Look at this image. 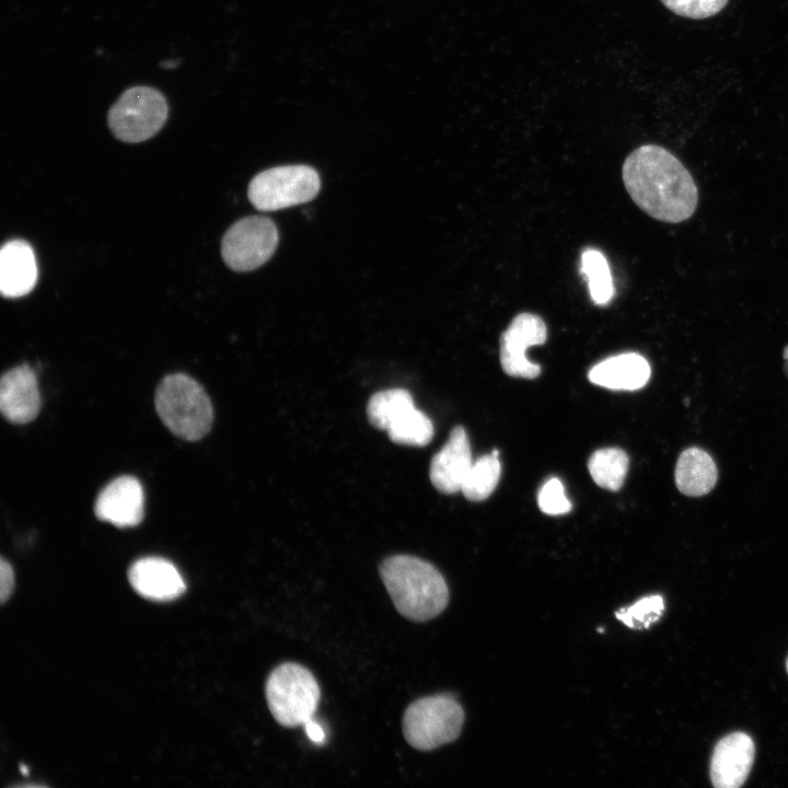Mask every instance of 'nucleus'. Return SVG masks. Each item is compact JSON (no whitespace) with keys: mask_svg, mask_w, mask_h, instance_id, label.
<instances>
[{"mask_svg":"<svg viewBox=\"0 0 788 788\" xmlns=\"http://www.w3.org/2000/svg\"><path fill=\"white\" fill-rule=\"evenodd\" d=\"M622 178L633 201L656 220L680 223L697 208L694 178L663 147L645 144L630 152L623 163Z\"/></svg>","mask_w":788,"mask_h":788,"instance_id":"nucleus-1","label":"nucleus"},{"mask_svg":"<svg viewBox=\"0 0 788 788\" xmlns=\"http://www.w3.org/2000/svg\"><path fill=\"white\" fill-rule=\"evenodd\" d=\"M379 571L395 609L404 617L426 622L448 606V584L430 563L410 555H393L381 563Z\"/></svg>","mask_w":788,"mask_h":788,"instance_id":"nucleus-2","label":"nucleus"},{"mask_svg":"<svg viewBox=\"0 0 788 788\" xmlns=\"http://www.w3.org/2000/svg\"><path fill=\"white\" fill-rule=\"evenodd\" d=\"M154 402L159 417L175 436L196 441L209 432L212 405L202 386L190 376L166 375L157 387Z\"/></svg>","mask_w":788,"mask_h":788,"instance_id":"nucleus-3","label":"nucleus"},{"mask_svg":"<svg viewBox=\"0 0 788 788\" xmlns=\"http://www.w3.org/2000/svg\"><path fill=\"white\" fill-rule=\"evenodd\" d=\"M269 711L287 728L303 726L313 719L321 690L314 675L303 665L286 662L275 668L265 684Z\"/></svg>","mask_w":788,"mask_h":788,"instance_id":"nucleus-4","label":"nucleus"},{"mask_svg":"<svg viewBox=\"0 0 788 788\" xmlns=\"http://www.w3.org/2000/svg\"><path fill=\"white\" fill-rule=\"evenodd\" d=\"M464 717L463 707L451 695L422 697L406 708L402 721L403 734L414 749L434 750L459 738Z\"/></svg>","mask_w":788,"mask_h":788,"instance_id":"nucleus-5","label":"nucleus"},{"mask_svg":"<svg viewBox=\"0 0 788 788\" xmlns=\"http://www.w3.org/2000/svg\"><path fill=\"white\" fill-rule=\"evenodd\" d=\"M169 116L165 96L159 90L136 85L125 90L111 106L107 124L120 141L137 143L155 136Z\"/></svg>","mask_w":788,"mask_h":788,"instance_id":"nucleus-6","label":"nucleus"},{"mask_svg":"<svg viewBox=\"0 0 788 788\" xmlns=\"http://www.w3.org/2000/svg\"><path fill=\"white\" fill-rule=\"evenodd\" d=\"M320 188L321 179L313 167L282 165L254 176L247 196L256 209L275 211L310 201Z\"/></svg>","mask_w":788,"mask_h":788,"instance_id":"nucleus-7","label":"nucleus"},{"mask_svg":"<svg viewBox=\"0 0 788 788\" xmlns=\"http://www.w3.org/2000/svg\"><path fill=\"white\" fill-rule=\"evenodd\" d=\"M279 235L266 217L250 216L234 222L221 241V255L231 269L250 271L264 265L274 254Z\"/></svg>","mask_w":788,"mask_h":788,"instance_id":"nucleus-8","label":"nucleus"},{"mask_svg":"<svg viewBox=\"0 0 788 788\" xmlns=\"http://www.w3.org/2000/svg\"><path fill=\"white\" fill-rule=\"evenodd\" d=\"M547 338V327L536 314L523 312L515 315L500 337V363L505 373L511 376L534 379L541 367L531 362L525 351L531 346L542 345Z\"/></svg>","mask_w":788,"mask_h":788,"instance_id":"nucleus-9","label":"nucleus"},{"mask_svg":"<svg viewBox=\"0 0 788 788\" xmlns=\"http://www.w3.org/2000/svg\"><path fill=\"white\" fill-rule=\"evenodd\" d=\"M96 517L118 528L138 525L143 519L144 494L140 482L129 475L108 483L97 495Z\"/></svg>","mask_w":788,"mask_h":788,"instance_id":"nucleus-10","label":"nucleus"},{"mask_svg":"<svg viewBox=\"0 0 788 788\" xmlns=\"http://www.w3.org/2000/svg\"><path fill=\"white\" fill-rule=\"evenodd\" d=\"M40 395L34 370L21 364L7 371L0 381V410L3 417L18 425L36 418Z\"/></svg>","mask_w":788,"mask_h":788,"instance_id":"nucleus-11","label":"nucleus"},{"mask_svg":"<svg viewBox=\"0 0 788 788\" xmlns=\"http://www.w3.org/2000/svg\"><path fill=\"white\" fill-rule=\"evenodd\" d=\"M754 743L743 732L731 733L715 746L710 777L716 788H738L746 780L754 760Z\"/></svg>","mask_w":788,"mask_h":788,"instance_id":"nucleus-12","label":"nucleus"},{"mask_svg":"<svg viewBox=\"0 0 788 788\" xmlns=\"http://www.w3.org/2000/svg\"><path fill=\"white\" fill-rule=\"evenodd\" d=\"M468 437L463 427H454L442 449L432 457L429 476L443 494L460 491L473 464Z\"/></svg>","mask_w":788,"mask_h":788,"instance_id":"nucleus-13","label":"nucleus"},{"mask_svg":"<svg viewBox=\"0 0 788 788\" xmlns=\"http://www.w3.org/2000/svg\"><path fill=\"white\" fill-rule=\"evenodd\" d=\"M134 590L152 601H172L185 592L186 586L177 568L161 557H143L128 570Z\"/></svg>","mask_w":788,"mask_h":788,"instance_id":"nucleus-14","label":"nucleus"},{"mask_svg":"<svg viewBox=\"0 0 788 788\" xmlns=\"http://www.w3.org/2000/svg\"><path fill=\"white\" fill-rule=\"evenodd\" d=\"M37 264L32 246L11 240L0 251V291L5 298H20L35 287Z\"/></svg>","mask_w":788,"mask_h":788,"instance_id":"nucleus-15","label":"nucleus"},{"mask_svg":"<svg viewBox=\"0 0 788 788\" xmlns=\"http://www.w3.org/2000/svg\"><path fill=\"white\" fill-rule=\"evenodd\" d=\"M650 373V366L645 357L636 352H624L593 366L588 378L593 384L605 389L636 391L647 384Z\"/></svg>","mask_w":788,"mask_h":788,"instance_id":"nucleus-16","label":"nucleus"},{"mask_svg":"<svg viewBox=\"0 0 788 788\" xmlns=\"http://www.w3.org/2000/svg\"><path fill=\"white\" fill-rule=\"evenodd\" d=\"M675 484L685 496L699 497L715 487L718 472L712 457L699 448L684 450L675 466Z\"/></svg>","mask_w":788,"mask_h":788,"instance_id":"nucleus-17","label":"nucleus"},{"mask_svg":"<svg viewBox=\"0 0 788 788\" xmlns=\"http://www.w3.org/2000/svg\"><path fill=\"white\" fill-rule=\"evenodd\" d=\"M628 465L627 454L618 448L596 450L588 461V468L595 484L613 491L623 486Z\"/></svg>","mask_w":788,"mask_h":788,"instance_id":"nucleus-18","label":"nucleus"},{"mask_svg":"<svg viewBox=\"0 0 788 788\" xmlns=\"http://www.w3.org/2000/svg\"><path fill=\"white\" fill-rule=\"evenodd\" d=\"M498 455V450H494L473 462L461 488L468 500L482 501L497 487L501 473Z\"/></svg>","mask_w":788,"mask_h":788,"instance_id":"nucleus-19","label":"nucleus"},{"mask_svg":"<svg viewBox=\"0 0 788 788\" xmlns=\"http://www.w3.org/2000/svg\"><path fill=\"white\" fill-rule=\"evenodd\" d=\"M580 271L588 280L592 301L598 305L607 304L614 296V285L604 254L595 248L584 250L581 254Z\"/></svg>","mask_w":788,"mask_h":788,"instance_id":"nucleus-20","label":"nucleus"},{"mask_svg":"<svg viewBox=\"0 0 788 788\" xmlns=\"http://www.w3.org/2000/svg\"><path fill=\"white\" fill-rule=\"evenodd\" d=\"M386 432L395 443L424 447L433 437V425L430 418L414 405L402 413L387 427Z\"/></svg>","mask_w":788,"mask_h":788,"instance_id":"nucleus-21","label":"nucleus"},{"mask_svg":"<svg viewBox=\"0 0 788 788\" xmlns=\"http://www.w3.org/2000/svg\"><path fill=\"white\" fill-rule=\"evenodd\" d=\"M414 405L410 393L404 389L380 391L369 399L368 419L375 428L386 430L402 413Z\"/></svg>","mask_w":788,"mask_h":788,"instance_id":"nucleus-22","label":"nucleus"},{"mask_svg":"<svg viewBox=\"0 0 788 788\" xmlns=\"http://www.w3.org/2000/svg\"><path fill=\"white\" fill-rule=\"evenodd\" d=\"M664 601L661 595L645 596L631 606L616 612V618L634 629L648 628L662 615Z\"/></svg>","mask_w":788,"mask_h":788,"instance_id":"nucleus-23","label":"nucleus"},{"mask_svg":"<svg viewBox=\"0 0 788 788\" xmlns=\"http://www.w3.org/2000/svg\"><path fill=\"white\" fill-rule=\"evenodd\" d=\"M537 503L541 511L549 515L565 514L571 510V502L557 477H551L543 484L537 495Z\"/></svg>","mask_w":788,"mask_h":788,"instance_id":"nucleus-24","label":"nucleus"},{"mask_svg":"<svg viewBox=\"0 0 788 788\" xmlns=\"http://www.w3.org/2000/svg\"><path fill=\"white\" fill-rule=\"evenodd\" d=\"M677 15L691 19H705L720 12L728 0H661Z\"/></svg>","mask_w":788,"mask_h":788,"instance_id":"nucleus-25","label":"nucleus"},{"mask_svg":"<svg viewBox=\"0 0 788 788\" xmlns=\"http://www.w3.org/2000/svg\"><path fill=\"white\" fill-rule=\"evenodd\" d=\"M14 588V573L10 563L1 558L0 560V600L5 603L12 594Z\"/></svg>","mask_w":788,"mask_h":788,"instance_id":"nucleus-26","label":"nucleus"},{"mask_svg":"<svg viewBox=\"0 0 788 788\" xmlns=\"http://www.w3.org/2000/svg\"><path fill=\"white\" fill-rule=\"evenodd\" d=\"M304 730L306 732V735L309 739L316 743L322 744L325 742V732L320 723H317L315 720L311 719L304 725Z\"/></svg>","mask_w":788,"mask_h":788,"instance_id":"nucleus-27","label":"nucleus"},{"mask_svg":"<svg viewBox=\"0 0 788 788\" xmlns=\"http://www.w3.org/2000/svg\"><path fill=\"white\" fill-rule=\"evenodd\" d=\"M176 65L177 62H174V60H167L166 62H162V66L167 69L174 68Z\"/></svg>","mask_w":788,"mask_h":788,"instance_id":"nucleus-28","label":"nucleus"},{"mask_svg":"<svg viewBox=\"0 0 788 788\" xmlns=\"http://www.w3.org/2000/svg\"><path fill=\"white\" fill-rule=\"evenodd\" d=\"M20 769H21L22 774H24V775H27V774H28V768H27V766L21 764V765H20Z\"/></svg>","mask_w":788,"mask_h":788,"instance_id":"nucleus-29","label":"nucleus"},{"mask_svg":"<svg viewBox=\"0 0 788 788\" xmlns=\"http://www.w3.org/2000/svg\"><path fill=\"white\" fill-rule=\"evenodd\" d=\"M784 371H785V374H786L787 378H788V359H785Z\"/></svg>","mask_w":788,"mask_h":788,"instance_id":"nucleus-30","label":"nucleus"},{"mask_svg":"<svg viewBox=\"0 0 788 788\" xmlns=\"http://www.w3.org/2000/svg\"><path fill=\"white\" fill-rule=\"evenodd\" d=\"M784 359H788V346H786V348H785Z\"/></svg>","mask_w":788,"mask_h":788,"instance_id":"nucleus-31","label":"nucleus"},{"mask_svg":"<svg viewBox=\"0 0 788 788\" xmlns=\"http://www.w3.org/2000/svg\"><path fill=\"white\" fill-rule=\"evenodd\" d=\"M787 669H788V664H787Z\"/></svg>","mask_w":788,"mask_h":788,"instance_id":"nucleus-32","label":"nucleus"}]
</instances>
